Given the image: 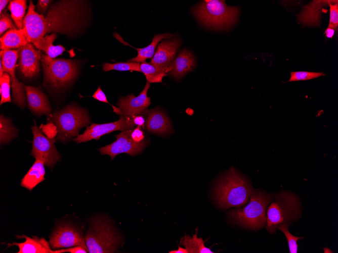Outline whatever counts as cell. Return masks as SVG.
<instances>
[{
  "label": "cell",
  "instance_id": "obj_1",
  "mask_svg": "<svg viewBox=\"0 0 338 253\" xmlns=\"http://www.w3.org/2000/svg\"><path fill=\"white\" fill-rule=\"evenodd\" d=\"M85 1H60L52 5L46 17L37 13L31 1L23 19L24 35L29 43L48 33L71 35L81 30L86 23L88 9Z\"/></svg>",
  "mask_w": 338,
  "mask_h": 253
},
{
  "label": "cell",
  "instance_id": "obj_2",
  "mask_svg": "<svg viewBox=\"0 0 338 253\" xmlns=\"http://www.w3.org/2000/svg\"><path fill=\"white\" fill-rule=\"evenodd\" d=\"M254 189L249 181L232 167L217 180L214 195L218 207L225 209L246 204Z\"/></svg>",
  "mask_w": 338,
  "mask_h": 253
},
{
  "label": "cell",
  "instance_id": "obj_3",
  "mask_svg": "<svg viewBox=\"0 0 338 253\" xmlns=\"http://www.w3.org/2000/svg\"><path fill=\"white\" fill-rule=\"evenodd\" d=\"M272 199L271 194L254 189L249 203L230 211L228 217L233 224L252 230L260 229L266 224V209Z\"/></svg>",
  "mask_w": 338,
  "mask_h": 253
},
{
  "label": "cell",
  "instance_id": "obj_4",
  "mask_svg": "<svg viewBox=\"0 0 338 253\" xmlns=\"http://www.w3.org/2000/svg\"><path fill=\"white\" fill-rule=\"evenodd\" d=\"M85 239L90 253L114 252L122 241L111 221L103 216L91 220Z\"/></svg>",
  "mask_w": 338,
  "mask_h": 253
},
{
  "label": "cell",
  "instance_id": "obj_5",
  "mask_svg": "<svg viewBox=\"0 0 338 253\" xmlns=\"http://www.w3.org/2000/svg\"><path fill=\"white\" fill-rule=\"evenodd\" d=\"M225 2L203 1L194 8V15L206 27L215 29H228L236 22L239 9L237 7L227 6Z\"/></svg>",
  "mask_w": 338,
  "mask_h": 253
},
{
  "label": "cell",
  "instance_id": "obj_6",
  "mask_svg": "<svg viewBox=\"0 0 338 253\" xmlns=\"http://www.w3.org/2000/svg\"><path fill=\"white\" fill-rule=\"evenodd\" d=\"M266 212V229L275 233L278 225L294 222L301 217L302 207L299 197L292 192L283 191L274 195Z\"/></svg>",
  "mask_w": 338,
  "mask_h": 253
},
{
  "label": "cell",
  "instance_id": "obj_7",
  "mask_svg": "<svg viewBox=\"0 0 338 253\" xmlns=\"http://www.w3.org/2000/svg\"><path fill=\"white\" fill-rule=\"evenodd\" d=\"M49 116V120L57 127V139L63 143L77 136L80 129L90 122L88 112L75 104H71Z\"/></svg>",
  "mask_w": 338,
  "mask_h": 253
},
{
  "label": "cell",
  "instance_id": "obj_8",
  "mask_svg": "<svg viewBox=\"0 0 338 253\" xmlns=\"http://www.w3.org/2000/svg\"><path fill=\"white\" fill-rule=\"evenodd\" d=\"M40 62L45 82L55 88L68 85L78 74V66L74 60L53 59L47 55H42Z\"/></svg>",
  "mask_w": 338,
  "mask_h": 253
},
{
  "label": "cell",
  "instance_id": "obj_9",
  "mask_svg": "<svg viewBox=\"0 0 338 253\" xmlns=\"http://www.w3.org/2000/svg\"><path fill=\"white\" fill-rule=\"evenodd\" d=\"M31 128L33 135L31 155L35 160L41 161L45 166L52 169L58 161L61 160V156L55 145V138L50 139L46 136L37 126Z\"/></svg>",
  "mask_w": 338,
  "mask_h": 253
},
{
  "label": "cell",
  "instance_id": "obj_10",
  "mask_svg": "<svg viewBox=\"0 0 338 253\" xmlns=\"http://www.w3.org/2000/svg\"><path fill=\"white\" fill-rule=\"evenodd\" d=\"M1 57L4 72L10 76L13 103L18 107L24 108L26 96L25 86L18 80L15 74L18 51L15 49L1 50Z\"/></svg>",
  "mask_w": 338,
  "mask_h": 253
},
{
  "label": "cell",
  "instance_id": "obj_11",
  "mask_svg": "<svg viewBox=\"0 0 338 253\" xmlns=\"http://www.w3.org/2000/svg\"><path fill=\"white\" fill-rule=\"evenodd\" d=\"M49 243L53 250L81 245L88 250L82 232L69 223L58 224L50 236Z\"/></svg>",
  "mask_w": 338,
  "mask_h": 253
},
{
  "label": "cell",
  "instance_id": "obj_12",
  "mask_svg": "<svg viewBox=\"0 0 338 253\" xmlns=\"http://www.w3.org/2000/svg\"><path fill=\"white\" fill-rule=\"evenodd\" d=\"M135 127L132 117L121 115L119 119L115 122L100 124L92 123L87 127L82 134H79L73 140L79 143L93 139L98 140L102 136L112 132L133 129Z\"/></svg>",
  "mask_w": 338,
  "mask_h": 253
},
{
  "label": "cell",
  "instance_id": "obj_13",
  "mask_svg": "<svg viewBox=\"0 0 338 253\" xmlns=\"http://www.w3.org/2000/svg\"><path fill=\"white\" fill-rule=\"evenodd\" d=\"M131 130H125L115 135L116 138L115 141L98 149L100 154L109 155L112 160L119 154L126 153L134 156L141 153L148 142L145 140L141 143L135 142L130 137Z\"/></svg>",
  "mask_w": 338,
  "mask_h": 253
},
{
  "label": "cell",
  "instance_id": "obj_14",
  "mask_svg": "<svg viewBox=\"0 0 338 253\" xmlns=\"http://www.w3.org/2000/svg\"><path fill=\"white\" fill-rule=\"evenodd\" d=\"M19 62L18 68L25 77L32 78L40 71V50L33 44L28 43L18 49Z\"/></svg>",
  "mask_w": 338,
  "mask_h": 253
},
{
  "label": "cell",
  "instance_id": "obj_15",
  "mask_svg": "<svg viewBox=\"0 0 338 253\" xmlns=\"http://www.w3.org/2000/svg\"><path fill=\"white\" fill-rule=\"evenodd\" d=\"M180 44L181 40L177 36H174V38L161 40L150 63L168 73Z\"/></svg>",
  "mask_w": 338,
  "mask_h": 253
},
{
  "label": "cell",
  "instance_id": "obj_16",
  "mask_svg": "<svg viewBox=\"0 0 338 253\" xmlns=\"http://www.w3.org/2000/svg\"><path fill=\"white\" fill-rule=\"evenodd\" d=\"M150 86V83L147 81L138 96L131 94L120 97L117 105L121 111V115L132 117L143 114L151 104L150 98L147 96Z\"/></svg>",
  "mask_w": 338,
  "mask_h": 253
},
{
  "label": "cell",
  "instance_id": "obj_17",
  "mask_svg": "<svg viewBox=\"0 0 338 253\" xmlns=\"http://www.w3.org/2000/svg\"><path fill=\"white\" fill-rule=\"evenodd\" d=\"M145 127L150 132L166 135L173 133V129L170 119L159 108L146 110Z\"/></svg>",
  "mask_w": 338,
  "mask_h": 253
},
{
  "label": "cell",
  "instance_id": "obj_18",
  "mask_svg": "<svg viewBox=\"0 0 338 253\" xmlns=\"http://www.w3.org/2000/svg\"><path fill=\"white\" fill-rule=\"evenodd\" d=\"M28 107L34 114L49 115L52 109L46 95L38 88L26 85L25 87Z\"/></svg>",
  "mask_w": 338,
  "mask_h": 253
},
{
  "label": "cell",
  "instance_id": "obj_19",
  "mask_svg": "<svg viewBox=\"0 0 338 253\" xmlns=\"http://www.w3.org/2000/svg\"><path fill=\"white\" fill-rule=\"evenodd\" d=\"M18 238H24L23 242L8 243V247L16 245L19 248L18 253H56L55 250L51 248L50 243L45 238H39L36 236L29 237L25 235H16Z\"/></svg>",
  "mask_w": 338,
  "mask_h": 253
},
{
  "label": "cell",
  "instance_id": "obj_20",
  "mask_svg": "<svg viewBox=\"0 0 338 253\" xmlns=\"http://www.w3.org/2000/svg\"><path fill=\"white\" fill-rule=\"evenodd\" d=\"M195 61L192 54L183 49L174 60L168 73L176 79H180L194 68Z\"/></svg>",
  "mask_w": 338,
  "mask_h": 253
},
{
  "label": "cell",
  "instance_id": "obj_21",
  "mask_svg": "<svg viewBox=\"0 0 338 253\" xmlns=\"http://www.w3.org/2000/svg\"><path fill=\"white\" fill-rule=\"evenodd\" d=\"M44 163L35 160L30 169L22 178L21 186L31 191L38 184L44 181L45 175Z\"/></svg>",
  "mask_w": 338,
  "mask_h": 253
},
{
  "label": "cell",
  "instance_id": "obj_22",
  "mask_svg": "<svg viewBox=\"0 0 338 253\" xmlns=\"http://www.w3.org/2000/svg\"><path fill=\"white\" fill-rule=\"evenodd\" d=\"M1 50L19 48L28 43L22 29H13L6 32L0 38Z\"/></svg>",
  "mask_w": 338,
  "mask_h": 253
},
{
  "label": "cell",
  "instance_id": "obj_23",
  "mask_svg": "<svg viewBox=\"0 0 338 253\" xmlns=\"http://www.w3.org/2000/svg\"><path fill=\"white\" fill-rule=\"evenodd\" d=\"M175 35L170 33H164L155 35L152 41L148 46L141 48H136L138 52L137 56L129 60L128 62H134L139 63L145 62L148 59L152 58L158 43L164 39H171Z\"/></svg>",
  "mask_w": 338,
  "mask_h": 253
},
{
  "label": "cell",
  "instance_id": "obj_24",
  "mask_svg": "<svg viewBox=\"0 0 338 253\" xmlns=\"http://www.w3.org/2000/svg\"><path fill=\"white\" fill-rule=\"evenodd\" d=\"M56 36V33H53L35 41L32 43L37 49L44 51L48 56L55 59L65 50V48L61 45H54L53 44Z\"/></svg>",
  "mask_w": 338,
  "mask_h": 253
},
{
  "label": "cell",
  "instance_id": "obj_25",
  "mask_svg": "<svg viewBox=\"0 0 338 253\" xmlns=\"http://www.w3.org/2000/svg\"><path fill=\"white\" fill-rule=\"evenodd\" d=\"M198 229L192 237L185 235L181 238L180 243L187 249L188 253H213L209 248L204 246V241L197 237Z\"/></svg>",
  "mask_w": 338,
  "mask_h": 253
},
{
  "label": "cell",
  "instance_id": "obj_26",
  "mask_svg": "<svg viewBox=\"0 0 338 253\" xmlns=\"http://www.w3.org/2000/svg\"><path fill=\"white\" fill-rule=\"evenodd\" d=\"M26 8L25 0L11 1L8 7L11 12V17L18 29H23V18Z\"/></svg>",
  "mask_w": 338,
  "mask_h": 253
},
{
  "label": "cell",
  "instance_id": "obj_27",
  "mask_svg": "<svg viewBox=\"0 0 338 253\" xmlns=\"http://www.w3.org/2000/svg\"><path fill=\"white\" fill-rule=\"evenodd\" d=\"M17 130L11 123V120L1 115L0 142L1 144L8 143L17 136Z\"/></svg>",
  "mask_w": 338,
  "mask_h": 253
},
{
  "label": "cell",
  "instance_id": "obj_28",
  "mask_svg": "<svg viewBox=\"0 0 338 253\" xmlns=\"http://www.w3.org/2000/svg\"><path fill=\"white\" fill-rule=\"evenodd\" d=\"M140 69L149 83L162 82L163 78L167 75L153 65L146 62L141 63Z\"/></svg>",
  "mask_w": 338,
  "mask_h": 253
},
{
  "label": "cell",
  "instance_id": "obj_29",
  "mask_svg": "<svg viewBox=\"0 0 338 253\" xmlns=\"http://www.w3.org/2000/svg\"><path fill=\"white\" fill-rule=\"evenodd\" d=\"M140 63L134 62H120L116 63H104L103 70L104 71L117 70L120 71H137L141 72Z\"/></svg>",
  "mask_w": 338,
  "mask_h": 253
},
{
  "label": "cell",
  "instance_id": "obj_30",
  "mask_svg": "<svg viewBox=\"0 0 338 253\" xmlns=\"http://www.w3.org/2000/svg\"><path fill=\"white\" fill-rule=\"evenodd\" d=\"M10 83L11 80L9 74L4 72L3 76L0 77L1 105L5 103L11 102Z\"/></svg>",
  "mask_w": 338,
  "mask_h": 253
},
{
  "label": "cell",
  "instance_id": "obj_31",
  "mask_svg": "<svg viewBox=\"0 0 338 253\" xmlns=\"http://www.w3.org/2000/svg\"><path fill=\"white\" fill-rule=\"evenodd\" d=\"M289 223H284L278 225L277 229L281 231L287 238L290 253L298 252L297 241L303 238L302 237L295 236L292 235L288 231Z\"/></svg>",
  "mask_w": 338,
  "mask_h": 253
},
{
  "label": "cell",
  "instance_id": "obj_32",
  "mask_svg": "<svg viewBox=\"0 0 338 253\" xmlns=\"http://www.w3.org/2000/svg\"><path fill=\"white\" fill-rule=\"evenodd\" d=\"M323 75H324V73L322 72L307 71L291 72L290 73V77L288 81L292 82L300 80H307L316 78Z\"/></svg>",
  "mask_w": 338,
  "mask_h": 253
},
{
  "label": "cell",
  "instance_id": "obj_33",
  "mask_svg": "<svg viewBox=\"0 0 338 253\" xmlns=\"http://www.w3.org/2000/svg\"><path fill=\"white\" fill-rule=\"evenodd\" d=\"M332 3H329V23L328 27L335 30L338 26V4L337 2L334 4Z\"/></svg>",
  "mask_w": 338,
  "mask_h": 253
},
{
  "label": "cell",
  "instance_id": "obj_34",
  "mask_svg": "<svg viewBox=\"0 0 338 253\" xmlns=\"http://www.w3.org/2000/svg\"><path fill=\"white\" fill-rule=\"evenodd\" d=\"M39 128L46 136L50 139L55 138L58 133L57 127L53 122H50L46 124H41Z\"/></svg>",
  "mask_w": 338,
  "mask_h": 253
},
{
  "label": "cell",
  "instance_id": "obj_35",
  "mask_svg": "<svg viewBox=\"0 0 338 253\" xmlns=\"http://www.w3.org/2000/svg\"><path fill=\"white\" fill-rule=\"evenodd\" d=\"M0 35L9 29H16L10 15L6 13L2 12L0 16Z\"/></svg>",
  "mask_w": 338,
  "mask_h": 253
},
{
  "label": "cell",
  "instance_id": "obj_36",
  "mask_svg": "<svg viewBox=\"0 0 338 253\" xmlns=\"http://www.w3.org/2000/svg\"><path fill=\"white\" fill-rule=\"evenodd\" d=\"M92 97L96 99V100H98L100 102H103V103H105L107 104H108L109 105H111L109 103L105 93L103 91V90L101 89V87L99 86L96 90V91L95 92V93L93 94ZM111 107H112L113 109V112H115L116 114L121 115V111L120 109L119 108L115 107L114 106L111 105Z\"/></svg>",
  "mask_w": 338,
  "mask_h": 253
},
{
  "label": "cell",
  "instance_id": "obj_37",
  "mask_svg": "<svg viewBox=\"0 0 338 253\" xmlns=\"http://www.w3.org/2000/svg\"><path fill=\"white\" fill-rule=\"evenodd\" d=\"M130 135L131 138L136 143H141L145 141V134L140 126H137L131 129Z\"/></svg>",
  "mask_w": 338,
  "mask_h": 253
},
{
  "label": "cell",
  "instance_id": "obj_38",
  "mask_svg": "<svg viewBox=\"0 0 338 253\" xmlns=\"http://www.w3.org/2000/svg\"><path fill=\"white\" fill-rule=\"evenodd\" d=\"M56 253L70 252V253H87L88 250L81 245L72 246L70 248L56 249Z\"/></svg>",
  "mask_w": 338,
  "mask_h": 253
},
{
  "label": "cell",
  "instance_id": "obj_39",
  "mask_svg": "<svg viewBox=\"0 0 338 253\" xmlns=\"http://www.w3.org/2000/svg\"><path fill=\"white\" fill-rule=\"evenodd\" d=\"M52 3L50 0H39L35 6L36 12L45 16L49 6Z\"/></svg>",
  "mask_w": 338,
  "mask_h": 253
},
{
  "label": "cell",
  "instance_id": "obj_40",
  "mask_svg": "<svg viewBox=\"0 0 338 253\" xmlns=\"http://www.w3.org/2000/svg\"><path fill=\"white\" fill-rule=\"evenodd\" d=\"M142 114L132 116L133 122L136 126L145 127V120Z\"/></svg>",
  "mask_w": 338,
  "mask_h": 253
},
{
  "label": "cell",
  "instance_id": "obj_41",
  "mask_svg": "<svg viewBox=\"0 0 338 253\" xmlns=\"http://www.w3.org/2000/svg\"><path fill=\"white\" fill-rule=\"evenodd\" d=\"M335 30L331 27H327L325 30V36L328 38H332L334 35Z\"/></svg>",
  "mask_w": 338,
  "mask_h": 253
},
{
  "label": "cell",
  "instance_id": "obj_42",
  "mask_svg": "<svg viewBox=\"0 0 338 253\" xmlns=\"http://www.w3.org/2000/svg\"><path fill=\"white\" fill-rule=\"evenodd\" d=\"M169 253H188V250L186 248H183L182 247L179 246V248L177 250H173L170 251Z\"/></svg>",
  "mask_w": 338,
  "mask_h": 253
},
{
  "label": "cell",
  "instance_id": "obj_43",
  "mask_svg": "<svg viewBox=\"0 0 338 253\" xmlns=\"http://www.w3.org/2000/svg\"><path fill=\"white\" fill-rule=\"evenodd\" d=\"M9 1L8 0H1L0 1V5H1V14L2 13L3 10L4 9L7 4Z\"/></svg>",
  "mask_w": 338,
  "mask_h": 253
},
{
  "label": "cell",
  "instance_id": "obj_44",
  "mask_svg": "<svg viewBox=\"0 0 338 253\" xmlns=\"http://www.w3.org/2000/svg\"><path fill=\"white\" fill-rule=\"evenodd\" d=\"M4 70L3 68L2 64L1 62L0 63V77H2L4 73Z\"/></svg>",
  "mask_w": 338,
  "mask_h": 253
}]
</instances>
